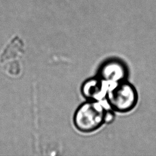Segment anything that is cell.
<instances>
[{
	"mask_svg": "<svg viewBox=\"0 0 156 156\" xmlns=\"http://www.w3.org/2000/svg\"><path fill=\"white\" fill-rule=\"evenodd\" d=\"M105 99L114 112L126 113L136 106L138 95L135 87L127 80L110 84Z\"/></svg>",
	"mask_w": 156,
	"mask_h": 156,
	"instance_id": "obj_1",
	"label": "cell"
},
{
	"mask_svg": "<svg viewBox=\"0 0 156 156\" xmlns=\"http://www.w3.org/2000/svg\"><path fill=\"white\" fill-rule=\"evenodd\" d=\"M106 110L99 101H88L76 110L73 118L76 128L82 132H92L105 122Z\"/></svg>",
	"mask_w": 156,
	"mask_h": 156,
	"instance_id": "obj_2",
	"label": "cell"
},
{
	"mask_svg": "<svg viewBox=\"0 0 156 156\" xmlns=\"http://www.w3.org/2000/svg\"><path fill=\"white\" fill-rule=\"evenodd\" d=\"M128 76V68L124 62L119 59H110L101 65L98 77L109 84H113L127 80Z\"/></svg>",
	"mask_w": 156,
	"mask_h": 156,
	"instance_id": "obj_3",
	"label": "cell"
},
{
	"mask_svg": "<svg viewBox=\"0 0 156 156\" xmlns=\"http://www.w3.org/2000/svg\"><path fill=\"white\" fill-rule=\"evenodd\" d=\"M110 84L99 77L87 80L82 85L81 91L88 101H99L105 98Z\"/></svg>",
	"mask_w": 156,
	"mask_h": 156,
	"instance_id": "obj_4",
	"label": "cell"
},
{
	"mask_svg": "<svg viewBox=\"0 0 156 156\" xmlns=\"http://www.w3.org/2000/svg\"><path fill=\"white\" fill-rule=\"evenodd\" d=\"M114 111L111 110H107L105 116V123H110L112 122L115 118Z\"/></svg>",
	"mask_w": 156,
	"mask_h": 156,
	"instance_id": "obj_5",
	"label": "cell"
}]
</instances>
